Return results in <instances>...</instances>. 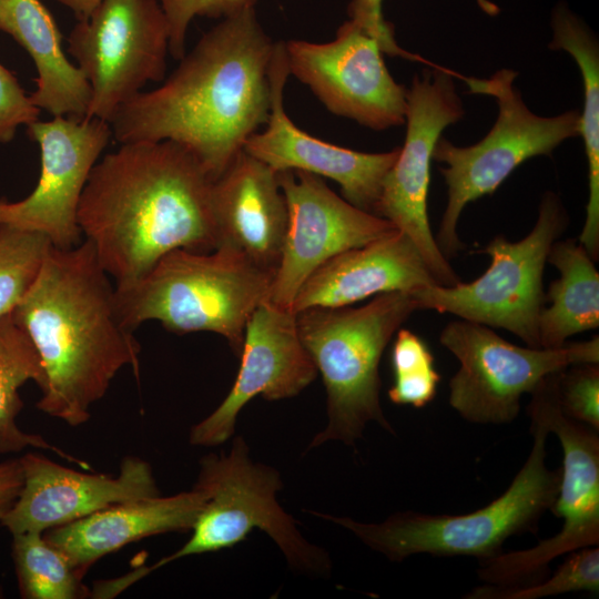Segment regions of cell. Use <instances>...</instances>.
Listing matches in <instances>:
<instances>
[{
  "label": "cell",
  "mask_w": 599,
  "mask_h": 599,
  "mask_svg": "<svg viewBox=\"0 0 599 599\" xmlns=\"http://www.w3.org/2000/svg\"><path fill=\"white\" fill-rule=\"evenodd\" d=\"M417 309L410 292H389L359 307L296 313L298 335L327 395L328 423L309 448L328 440L353 446L369 422L393 432L379 400V363L393 336Z\"/></svg>",
  "instance_id": "277c9868"
},
{
  "label": "cell",
  "mask_w": 599,
  "mask_h": 599,
  "mask_svg": "<svg viewBox=\"0 0 599 599\" xmlns=\"http://www.w3.org/2000/svg\"><path fill=\"white\" fill-rule=\"evenodd\" d=\"M212 182L197 159L170 140L122 143L95 163L78 224L116 288L139 282L173 250L216 248Z\"/></svg>",
  "instance_id": "7a4b0ae2"
},
{
  "label": "cell",
  "mask_w": 599,
  "mask_h": 599,
  "mask_svg": "<svg viewBox=\"0 0 599 599\" xmlns=\"http://www.w3.org/2000/svg\"><path fill=\"white\" fill-rule=\"evenodd\" d=\"M52 246L42 233L0 225V318L31 290Z\"/></svg>",
  "instance_id": "83f0119b"
},
{
  "label": "cell",
  "mask_w": 599,
  "mask_h": 599,
  "mask_svg": "<svg viewBox=\"0 0 599 599\" xmlns=\"http://www.w3.org/2000/svg\"><path fill=\"white\" fill-rule=\"evenodd\" d=\"M532 446L507 490L485 507L464 515L404 511L378 524L348 517L324 518L349 530L363 544L393 561L413 555L471 556L487 560L502 551L511 536L531 531L556 500L560 471L546 465L550 434L540 416L528 412Z\"/></svg>",
  "instance_id": "8992f818"
},
{
  "label": "cell",
  "mask_w": 599,
  "mask_h": 599,
  "mask_svg": "<svg viewBox=\"0 0 599 599\" xmlns=\"http://www.w3.org/2000/svg\"><path fill=\"white\" fill-rule=\"evenodd\" d=\"M170 28L159 0H100L68 37L91 89L85 119L111 122L148 82L165 78Z\"/></svg>",
  "instance_id": "7c38bea8"
},
{
  "label": "cell",
  "mask_w": 599,
  "mask_h": 599,
  "mask_svg": "<svg viewBox=\"0 0 599 599\" xmlns=\"http://www.w3.org/2000/svg\"><path fill=\"white\" fill-rule=\"evenodd\" d=\"M22 469L19 458L0 461V519L12 507L22 487Z\"/></svg>",
  "instance_id": "d590c367"
},
{
  "label": "cell",
  "mask_w": 599,
  "mask_h": 599,
  "mask_svg": "<svg viewBox=\"0 0 599 599\" xmlns=\"http://www.w3.org/2000/svg\"><path fill=\"white\" fill-rule=\"evenodd\" d=\"M11 315L40 356L45 384L37 407L50 417L78 427L122 368L139 378L140 343L123 323L115 285L87 240L71 248L52 246Z\"/></svg>",
  "instance_id": "3957f363"
},
{
  "label": "cell",
  "mask_w": 599,
  "mask_h": 599,
  "mask_svg": "<svg viewBox=\"0 0 599 599\" xmlns=\"http://www.w3.org/2000/svg\"><path fill=\"white\" fill-rule=\"evenodd\" d=\"M568 214L559 200L547 192L538 219L524 238L510 242L495 236L477 253L491 262L486 272L470 283L454 286L430 284L410 292L418 309L453 314L461 319L506 329L527 346L541 348L538 319L545 306L544 270L551 245L568 225Z\"/></svg>",
  "instance_id": "9c48e42d"
},
{
  "label": "cell",
  "mask_w": 599,
  "mask_h": 599,
  "mask_svg": "<svg viewBox=\"0 0 599 599\" xmlns=\"http://www.w3.org/2000/svg\"><path fill=\"white\" fill-rule=\"evenodd\" d=\"M572 591L599 592V548L585 547L570 552L552 576L534 583L495 588L481 586L475 588L465 598L468 599H539Z\"/></svg>",
  "instance_id": "f1b7e54d"
},
{
  "label": "cell",
  "mask_w": 599,
  "mask_h": 599,
  "mask_svg": "<svg viewBox=\"0 0 599 599\" xmlns=\"http://www.w3.org/2000/svg\"><path fill=\"white\" fill-rule=\"evenodd\" d=\"M290 75L285 42H275L270 67L271 108L266 129L256 131L243 150L275 172L295 170L335 181L343 197L373 213L386 173L399 148L383 153L346 149L315 138L296 126L284 109V88Z\"/></svg>",
  "instance_id": "d6986e66"
},
{
  "label": "cell",
  "mask_w": 599,
  "mask_h": 599,
  "mask_svg": "<svg viewBox=\"0 0 599 599\" xmlns=\"http://www.w3.org/2000/svg\"><path fill=\"white\" fill-rule=\"evenodd\" d=\"M439 382L440 376L435 366L394 375L388 397L396 405L422 408L435 398Z\"/></svg>",
  "instance_id": "836d02e7"
},
{
  "label": "cell",
  "mask_w": 599,
  "mask_h": 599,
  "mask_svg": "<svg viewBox=\"0 0 599 599\" xmlns=\"http://www.w3.org/2000/svg\"><path fill=\"white\" fill-rule=\"evenodd\" d=\"M11 556L21 598L78 599L90 595L83 572L43 534L12 535Z\"/></svg>",
  "instance_id": "4316f807"
},
{
  "label": "cell",
  "mask_w": 599,
  "mask_h": 599,
  "mask_svg": "<svg viewBox=\"0 0 599 599\" xmlns=\"http://www.w3.org/2000/svg\"><path fill=\"white\" fill-rule=\"evenodd\" d=\"M559 277L549 286L538 319L541 348H558L576 334L599 327V273L576 238L557 240L548 253Z\"/></svg>",
  "instance_id": "cb8c5ba5"
},
{
  "label": "cell",
  "mask_w": 599,
  "mask_h": 599,
  "mask_svg": "<svg viewBox=\"0 0 599 599\" xmlns=\"http://www.w3.org/2000/svg\"><path fill=\"white\" fill-rule=\"evenodd\" d=\"M33 380L44 387L45 374L29 335L16 323L11 314L0 318V454L20 453L26 448L50 450L60 458L75 463L82 469L90 466L38 434L20 429L17 417L23 407L19 388Z\"/></svg>",
  "instance_id": "484cf974"
},
{
  "label": "cell",
  "mask_w": 599,
  "mask_h": 599,
  "mask_svg": "<svg viewBox=\"0 0 599 599\" xmlns=\"http://www.w3.org/2000/svg\"><path fill=\"white\" fill-rule=\"evenodd\" d=\"M240 355V369L230 393L211 415L192 427V445L210 447L226 441L234 433L237 415L252 398L294 397L317 375L298 335L296 314L267 300L248 318Z\"/></svg>",
  "instance_id": "ac0fdd59"
},
{
  "label": "cell",
  "mask_w": 599,
  "mask_h": 599,
  "mask_svg": "<svg viewBox=\"0 0 599 599\" xmlns=\"http://www.w3.org/2000/svg\"><path fill=\"white\" fill-rule=\"evenodd\" d=\"M274 47L255 8L223 18L161 85L116 111L112 136L120 144L176 142L215 181L268 119Z\"/></svg>",
  "instance_id": "6da1fadb"
},
{
  "label": "cell",
  "mask_w": 599,
  "mask_h": 599,
  "mask_svg": "<svg viewBox=\"0 0 599 599\" xmlns=\"http://www.w3.org/2000/svg\"><path fill=\"white\" fill-rule=\"evenodd\" d=\"M517 73L502 69L488 79L465 78L469 91L496 99L498 116L489 132L476 144L457 146L439 138L433 161L447 185L448 200L436 243L446 258L464 248L457 223L465 206L491 194L521 163L550 155L565 140L580 135V114L567 111L539 116L524 103L514 81Z\"/></svg>",
  "instance_id": "52a82bcc"
},
{
  "label": "cell",
  "mask_w": 599,
  "mask_h": 599,
  "mask_svg": "<svg viewBox=\"0 0 599 599\" xmlns=\"http://www.w3.org/2000/svg\"><path fill=\"white\" fill-rule=\"evenodd\" d=\"M562 370V369H561ZM544 377L530 393L528 412L536 413L562 448L559 489L550 510L562 519L559 532L532 548L501 551L480 561L478 578L487 586L510 588L541 580L556 558L599 544V436L561 410L560 372Z\"/></svg>",
  "instance_id": "30bf717a"
},
{
  "label": "cell",
  "mask_w": 599,
  "mask_h": 599,
  "mask_svg": "<svg viewBox=\"0 0 599 599\" xmlns=\"http://www.w3.org/2000/svg\"><path fill=\"white\" fill-rule=\"evenodd\" d=\"M552 50L568 52L579 67L583 82L580 135L588 162L589 196L586 219L577 238L593 261L599 257V48L592 32L565 6L552 13Z\"/></svg>",
  "instance_id": "d4e9b609"
},
{
  "label": "cell",
  "mask_w": 599,
  "mask_h": 599,
  "mask_svg": "<svg viewBox=\"0 0 599 599\" xmlns=\"http://www.w3.org/2000/svg\"><path fill=\"white\" fill-rule=\"evenodd\" d=\"M390 359L394 375L435 366L428 345L407 328H399L396 332Z\"/></svg>",
  "instance_id": "e575fe53"
},
{
  "label": "cell",
  "mask_w": 599,
  "mask_h": 599,
  "mask_svg": "<svg viewBox=\"0 0 599 599\" xmlns=\"http://www.w3.org/2000/svg\"><path fill=\"white\" fill-rule=\"evenodd\" d=\"M209 498L194 485L169 497H150L113 505L85 518L45 531L81 572L102 557L146 537L191 530Z\"/></svg>",
  "instance_id": "7402d4cb"
},
{
  "label": "cell",
  "mask_w": 599,
  "mask_h": 599,
  "mask_svg": "<svg viewBox=\"0 0 599 599\" xmlns=\"http://www.w3.org/2000/svg\"><path fill=\"white\" fill-rule=\"evenodd\" d=\"M290 75L333 114L373 130L405 122L406 89L389 73L378 41L352 20L325 43L285 42Z\"/></svg>",
  "instance_id": "5bb4252c"
},
{
  "label": "cell",
  "mask_w": 599,
  "mask_h": 599,
  "mask_svg": "<svg viewBox=\"0 0 599 599\" xmlns=\"http://www.w3.org/2000/svg\"><path fill=\"white\" fill-rule=\"evenodd\" d=\"M273 273L242 253L216 247L165 254L139 282L115 287L123 323L135 331L155 319L176 334L213 332L240 354L246 323L267 298Z\"/></svg>",
  "instance_id": "5b68a950"
},
{
  "label": "cell",
  "mask_w": 599,
  "mask_h": 599,
  "mask_svg": "<svg viewBox=\"0 0 599 599\" xmlns=\"http://www.w3.org/2000/svg\"><path fill=\"white\" fill-rule=\"evenodd\" d=\"M40 111L17 77L0 63V143L12 141L19 126L39 120Z\"/></svg>",
  "instance_id": "1f68e13d"
},
{
  "label": "cell",
  "mask_w": 599,
  "mask_h": 599,
  "mask_svg": "<svg viewBox=\"0 0 599 599\" xmlns=\"http://www.w3.org/2000/svg\"><path fill=\"white\" fill-rule=\"evenodd\" d=\"M41 153L35 189L24 199H0V225L44 234L58 248L81 243L78 206L89 175L108 145L110 123L97 119L53 116L27 126Z\"/></svg>",
  "instance_id": "9a60e30c"
},
{
  "label": "cell",
  "mask_w": 599,
  "mask_h": 599,
  "mask_svg": "<svg viewBox=\"0 0 599 599\" xmlns=\"http://www.w3.org/2000/svg\"><path fill=\"white\" fill-rule=\"evenodd\" d=\"M464 115L461 101L447 69H426L406 89V135L386 173L374 214L408 235L438 285L460 282L432 233L427 197L430 163L441 132Z\"/></svg>",
  "instance_id": "4fadbf2b"
},
{
  "label": "cell",
  "mask_w": 599,
  "mask_h": 599,
  "mask_svg": "<svg viewBox=\"0 0 599 599\" xmlns=\"http://www.w3.org/2000/svg\"><path fill=\"white\" fill-rule=\"evenodd\" d=\"M439 341L459 363L449 380V405L475 424L511 423L522 395L544 377L576 364H599L598 336L558 348L521 347L460 318L443 328Z\"/></svg>",
  "instance_id": "8fae6325"
},
{
  "label": "cell",
  "mask_w": 599,
  "mask_h": 599,
  "mask_svg": "<svg viewBox=\"0 0 599 599\" xmlns=\"http://www.w3.org/2000/svg\"><path fill=\"white\" fill-rule=\"evenodd\" d=\"M558 398L568 417L599 430L598 363L571 365L560 372Z\"/></svg>",
  "instance_id": "f546056e"
},
{
  "label": "cell",
  "mask_w": 599,
  "mask_h": 599,
  "mask_svg": "<svg viewBox=\"0 0 599 599\" xmlns=\"http://www.w3.org/2000/svg\"><path fill=\"white\" fill-rule=\"evenodd\" d=\"M69 7L79 20H84L100 2V0H58Z\"/></svg>",
  "instance_id": "8d00e7d4"
},
{
  "label": "cell",
  "mask_w": 599,
  "mask_h": 599,
  "mask_svg": "<svg viewBox=\"0 0 599 599\" xmlns=\"http://www.w3.org/2000/svg\"><path fill=\"white\" fill-rule=\"evenodd\" d=\"M277 176L288 219L281 261L266 300L291 309L298 288L318 266L396 227L337 195L318 175L288 170L277 172Z\"/></svg>",
  "instance_id": "2e32d148"
},
{
  "label": "cell",
  "mask_w": 599,
  "mask_h": 599,
  "mask_svg": "<svg viewBox=\"0 0 599 599\" xmlns=\"http://www.w3.org/2000/svg\"><path fill=\"white\" fill-rule=\"evenodd\" d=\"M196 485L207 491L209 498L190 539L152 566V570L187 556L231 548L257 528L273 539L291 568L315 576L329 571L326 552L301 535L293 518L277 502L280 474L254 463L242 437L234 439L229 454H210L201 459Z\"/></svg>",
  "instance_id": "ba28073f"
},
{
  "label": "cell",
  "mask_w": 599,
  "mask_h": 599,
  "mask_svg": "<svg viewBox=\"0 0 599 599\" xmlns=\"http://www.w3.org/2000/svg\"><path fill=\"white\" fill-rule=\"evenodd\" d=\"M0 31L10 34L32 58L35 90L31 102L52 116L87 118L91 89L62 50V35L40 0H0Z\"/></svg>",
  "instance_id": "603a6c76"
},
{
  "label": "cell",
  "mask_w": 599,
  "mask_h": 599,
  "mask_svg": "<svg viewBox=\"0 0 599 599\" xmlns=\"http://www.w3.org/2000/svg\"><path fill=\"white\" fill-rule=\"evenodd\" d=\"M436 284L414 241L397 229L363 246L338 253L298 288L291 311L349 306L389 292Z\"/></svg>",
  "instance_id": "44dd1931"
},
{
  "label": "cell",
  "mask_w": 599,
  "mask_h": 599,
  "mask_svg": "<svg viewBox=\"0 0 599 599\" xmlns=\"http://www.w3.org/2000/svg\"><path fill=\"white\" fill-rule=\"evenodd\" d=\"M382 3L383 0H351L348 4L349 20L375 38L383 53L418 60L416 55L402 49L395 41L393 27L383 17Z\"/></svg>",
  "instance_id": "d6a6232c"
},
{
  "label": "cell",
  "mask_w": 599,
  "mask_h": 599,
  "mask_svg": "<svg viewBox=\"0 0 599 599\" xmlns=\"http://www.w3.org/2000/svg\"><path fill=\"white\" fill-rule=\"evenodd\" d=\"M211 203L216 247L237 251L274 275L288 219L277 172L243 150L212 182Z\"/></svg>",
  "instance_id": "ffe728a7"
},
{
  "label": "cell",
  "mask_w": 599,
  "mask_h": 599,
  "mask_svg": "<svg viewBox=\"0 0 599 599\" xmlns=\"http://www.w3.org/2000/svg\"><path fill=\"white\" fill-rule=\"evenodd\" d=\"M258 0H159L170 28L169 53L176 60L185 54L187 27L195 17L226 18L255 8Z\"/></svg>",
  "instance_id": "4dcf8cb0"
},
{
  "label": "cell",
  "mask_w": 599,
  "mask_h": 599,
  "mask_svg": "<svg viewBox=\"0 0 599 599\" xmlns=\"http://www.w3.org/2000/svg\"><path fill=\"white\" fill-rule=\"evenodd\" d=\"M19 460L22 487L0 519L11 536L44 534L113 505L160 495L150 464L136 456L123 458L116 476L74 470L35 451Z\"/></svg>",
  "instance_id": "e0dca14e"
}]
</instances>
